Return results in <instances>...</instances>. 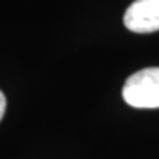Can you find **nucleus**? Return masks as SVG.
<instances>
[{"mask_svg": "<svg viewBox=\"0 0 159 159\" xmlns=\"http://www.w3.org/2000/svg\"><path fill=\"white\" fill-rule=\"evenodd\" d=\"M122 97L133 108H159V68H144L128 77Z\"/></svg>", "mask_w": 159, "mask_h": 159, "instance_id": "1", "label": "nucleus"}, {"mask_svg": "<svg viewBox=\"0 0 159 159\" xmlns=\"http://www.w3.org/2000/svg\"><path fill=\"white\" fill-rule=\"evenodd\" d=\"M124 25L139 34L159 31V0H134L124 13Z\"/></svg>", "mask_w": 159, "mask_h": 159, "instance_id": "2", "label": "nucleus"}, {"mask_svg": "<svg viewBox=\"0 0 159 159\" xmlns=\"http://www.w3.org/2000/svg\"><path fill=\"white\" fill-rule=\"evenodd\" d=\"M5 111H6V97L0 90V121H2L3 115H5Z\"/></svg>", "mask_w": 159, "mask_h": 159, "instance_id": "3", "label": "nucleus"}]
</instances>
